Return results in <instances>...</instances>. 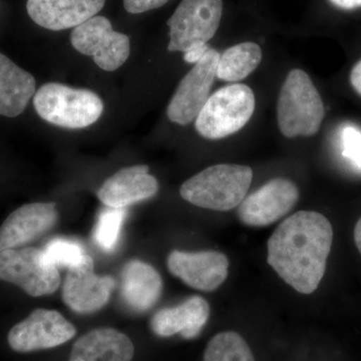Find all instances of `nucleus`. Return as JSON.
Listing matches in <instances>:
<instances>
[{
	"mask_svg": "<svg viewBox=\"0 0 361 361\" xmlns=\"http://www.w3.org/2000/svg\"><path fill=\"white\" fill-rule=\"evenodd\" d=\"M255 106V94L248 85L235 84L221 87L209 97L195 120V128L206 139L229 137L250 121Z\"/></svg>",
	"mask_w": 361,
	"mask_h": 361,
	"instance_id": "nucleus-5",
	"label": "nucleus"
},
{
	"mask_svg": "<svg viewBox=\"0 0 361 361\" xmlns=\"http://www.w3.org/2000/svg\"><path fill=\"white\" fill-rule=\"evenodd\" d=\"M94 268V260L85 255L80 264L68 269L63 285V300L75 312H94L110 300L115 279L97 275Z\"/></svg>",
	"mask_w": 361,
	"mask_h": 361,
	"instance_id": "nucleus-12",
	"label": "nucleus"
},
{
	"mask_svg": "<svg viewBox=\"0 0 361 361\" xmlns=\"http://www.w3.org/2000/svg\"><path fill=\"white\" fill-rule=\"evenodd\" d=\"M54 203H30L14 210L0 226V253L25 245L49 231L58 221Z\"/></svg>",
	"mask_w": 361,
	"mask_h": 361,
	"instance_id": "nucleus-14",
	"label": "nucleus"
},
{
	"mask_svg": "<svg viewBox=\"0 0 361 361\" xmlns=\"http://www.w3.org/2000/svg\"><path fill=\"white\" fill-rule=\"evenodd\" d=\"M210 317V306L201 296H192L176 307L163 308L152 317L154 334L171 337L179 334L183 338L194 339L201 334Z\"/></svg>",
	"mask_w": 361,
	"mask_h": 361,
	"instance_id": "nucleus-17",
	"label": "nucleus"
},
{
	"mask_svg": "<svg viewBox=\"0 0 361 361\" xmlns=\"http://www.w3.org/2000/svg\"><path fill=\"white\" fill-rule=\"evenodd\" d=\"M222 0H182L169 18V51L186 52L207 44L220 25Z\"/></svg>",
	"mask_w": 361,
	"mask_h": 361,
	"instance_id": "nucleus-7",
	"label": "nucleus"
},
{
	"mask_svg": "<svg viewBox=\"0 0 361 361\" xmlns=\"http://www.w3.org/2000/svg\"><path fill=\"white\" fill-rule=\"evenodd\" d=\"M158 191V180L149 174L148 166L137 165L111 176L97 190V196L106 207L126 209L152 198Z\"/></svg>",
	"mask_w": 361,
	"mask_h": 361,
	"instance_id": "nucleus-15",
	"label": "nucleus"
},
{
	"mask_svg": "<svg viewBox=\"0 0 361 361\" xmlns=\"http://www.w3.org/2000/svg\"><path fill=\"white\" fill-rule=\"evenodd\" d=\"M168 269L188 286L201 291H214L228 276L229 260L218 251L171 252Z\"/></svg>",
	"mask_w": 361,
	"mask_h": 361,
	"instance_id": "nucleus-13",
	"label": "nucleus"
},
{
	"mask_svg": "<svg viewBox=\"0 0 361 361\" xmlns=\"http://www.w3.org/2000/svg\"><path fill=\"white\" fill-rule=\"evenodd\" d=\"M210 49L208 44L201 45V47H194L186 52H184V61L188 63H197L204 56L206 52Z\"/></svg>",
	"mask_w": 361,
	"mask_h": 361,
	"instance_id": "nucleus-27",
	"label": "nucleus"
},
{
	"mask_svg": "<svg viewBox=\"0 0 361 361\" xmlns=\"http://www.w3.org/2000/svg\"><path fill=\"white\" fill-rule=\"evenodd\" d=\"M332 240L334 230L326 217L313 211H299L271 235L268 264L299 293H313L326 271Z\"/></svg>",
	"mask_w": 361,
	"mask_h": 361,
	"instance_id": "nucleus-1",
	"label": "nucleus"
},
{
	"mask_svg": "<svg viewBox=\"0 0 361 361\" xmlns=\"http://www.w3.org/2000/svg\"><path fill=\"white\" fill-rule=\"evenodd\" d=\"M261 61L262 51L257 44L242 42L220 54L216 77L225 82H239L251 75Z\"/></svg>",
	"mask_w": 361,
	"mask_h": 361,
	"instance_id": "nucleus-21",
	"label": "nucleus"
},
{
	"mask_svg": "<svg viewBox=\"0 0 361 361\" xmlns=\"http://www.w3.org/2000/svg\"><path fill=\"white\" fill-rule=\"evenodd\" d=\"M33 106L45 122L65 129H85L97 122L104 102L96 92L47 82L33 96Z\"/></svg>",
	"mask_w": 361,
	"mask_h": 361,
	"instance_id": "nucleus-4",
	"label": "nucleus"
},
{
	"mask_svg": "<svg viewBox=\"0 0 361 361\" xmlns=\"http://www.w3.org/2000/svg\"><path fill=\"white\" fill-rule=\"evenodd\" d=\"M126 214V209L110 207H106L99 213L97 224L94 226V239L102 250L111 252L115 249L120 238Z\"/></svg>",
	"mask_w": 361,
	"mask_h": 361,
	"instance_id": "nucleus-23",
	"label": "nucleus"
},
{
	"mask_svg": "<svg viewBox=\"0 0 361 361\" xmlns=\"http://www.w3.org/2000/svg\"><path fill=\"white\" fill-rule=\"evenodd\" d=\"M104 4L106 0H27L26 11L37 25L59 32L94 18Z\"/></svg>",
	"mask_w": 361,
	"mask_h": 361,
	"instance_id": "nucleus-16",
	"label": "nucleus"
},
{
	"mask_svg": "<svg viewBox=\"0 0 361 361\" xmlns=\"http://www.w3.org/2000/svg\"><path fill=\"white\" fill-rule=\"evenodd\" d=\"M135 346L130 337L115 329L90 330L78 339L68 361H132Z\"/></svg>",
	"mask_w": 361,
	"mask_h": 361,
	"instance_id": "nucleus-18",
	"label": "nucleus"
},
{
	"mask_svg": "<svg viewBox=\"0 0 361 361\" xmlns=\"http://www.w3.org/2000/svg\"><path fill=\"white\" fill-rule=\"evenodd\" d=\"M71 42L78 52L90 56L106 71L118 70L130 56V37L115 32L111 21L102 16H94L73 28Z\"/></svg>",
	"mask_w": 361,
	"mask_h": 361,
	"instance_id": "nucleus-8",
	"label": "nucleus"
},
{
	"mask_svg": "<svg viewBox=\"0 0 361 361\" xmlns=\"http://www.w3.org/2000/svg\"><path fill=\"white\" fill-rule=\"evenodd\" d=\"M0 279L32 297L54 293L61 281L58 267L47 260L44 249L30 247L0 253Z\"/></svg>",
	"mask_w": 361,
	"mask_h": 361,
	"instance_id": "nucleus-6",
	"label": "nucleus"
},
{
	"mask_svg": "<svg viewBox=\"0 0 361 361\" xmlns=\"http://www.w3.org/2000/svg\"><path fill=\"white\" fill-rule=\"evenodd\" d=\"M37 92V80L0 52V116L16 118Z\"/></svg>",
	"mask_w": 361,
	"mask_h": 361,
	"instance_id": "nucleus-20",
	"label": "nucleus"
},
{
	"mask_svg": "<svg viewBox=\"0 0 361 361\" xmlns=\"http://www.w3.org/2000/svg\"><path fill=\"white\" fill-rule=\"evenodd\" d=\"M253 172L250 167L220 164L201 171L180 186L185 201L209 210L230 211L245 199Z\"/></svg>",
	"mask_w": 361,
	"mask_h": 361,
	"instance_id": "nucleus-2",
	"label": "nucleus"
},
{
	"mask_svg": "<svg viewBox=\"0 0 361 361\" xmlns=\"http://www.w3.org/2000/svg\"><path fill=\"white\" fill-rule=\"evenodd\" d=\"M342 155L353 161L356 167L361 169V132L357 128H344L341 134Z\"/></svg>",
	"mask_w": 361,
	"mask_h": 361,
	"instance_id": "nucleus-25",
	"label": "nucleus"
},
{
	"mask_svg": "<svg viewBox=\"0 0 361 361\" xmlns=\"http://www.w3.org/2000/svg\"><path fill=\"white\" fill-rule=\"evenodd\" d=\"M355 245L357 247L358 251L361 254V217L356 223L355 228Z\"/></svg>",
	"mask_w": 361,
	"mask_h": 361,
	"instance_id": "nucleus-30",
	"label": "nucleus"
},
{
	"mask_svg": "<svg viewBox=\"0 0 361 361\" xmlns=\"http://www.w3.org/2000/svg\"><path fill=\"white\" fill-rule=\"evenodd\" d=\"M324 104L310 75L302 70L287 75L277 104V122L284 137H311L322 127Z\"/></svg>",
	"mask_w": 361,
	"mask_h": 361,
	"instance_id": "nucleus-3",
	"label": "nucleus"
},
{
	"mask_svg": "<svg viewBox=\"0 0 361 361\" xmlns=\"http://www.w3.org/2000/svg\"><path fill=\"white\" fill-rule=\"evenodd\" d=\"M75 334V325L59 311L39 308L14 325L7 341L13 350L26 353L56 348L71 341Z\"/></svg>",
	"mask_w": 361,
	"mask_h": 361,
	"instance_id": "nucleus-10",
	"label": "nucleus"
},
{
	"mask_svg": "<svg viewBox=\"0 0 361 361\" xmlns=\"http://www.w3.org/2000/svg\"><path fill=\"white\" fill-rule=\"evenodd\" d=\"M329 1L338 8L346 9V11L361 7V0H329Z\"/></svg>",
	"mask_w": 361,
	"mask_h": 361,
	"instance_id": "nucleus-29",
	"label": "nucleus"
},
{
	"mask_svg": "<svg viewBox=\"0 0 361 361\" xmlns=\"http://www.w3.org/2000/svg\"><path fill=\"white\" fill-rule=\"evenodd\" d=\"M203 361H255L248 344L240 334L224 331L209 341Z\"/></svg>",
	"mask_w": 361,
	"mask_h": 361,
	"instance_id": "nucleus-22",
	"label": "nucleus"
},
{
	"mask_svg": "<svg viewBox=\"0 0 361 361\" xmlns=\"http://www.w3.org/2000/svg\"><path fill=\"white\" fill-rule=\"evenodd\" d=\"M298 199L293 182L276 178L245 197L239 205L240 220L251 227L269 226L290 212Z\"/></svg>",
	"mask_w": 361,
	"mask_h": 361,
	"instance_id": "nucleus-11",
	"label": "nucleus"
},
{
	"mask_svg": "<svg viewBox=\"0 0 361 361\" xmlns=\"http://www.w3.org/2000/svg\"><path fill=\"white\" fill-rule=\"evenodd\" d=\"M220 54L210 49L183 78L167 109L171 122L187 126L196 120L206 102L217 73Z\"/></svg>",
	"mask_w": 361,
	"mask_h": 361,
	"instance_id": "nucleus-9",
	"label": "nucleus"
},
{
	"mask_svg": "<svg viewBox=\"0 0 361 361\" xmlns=\"http://www.w3.org/2000/svg\"><path fill=\"white\" fill-rule=\"evenodd\" d=\"M163 291V280L158 271L148 263L132 260L122 271L121 293L126 304L133 310H151Z\"/></svg>",
	"mask_w": 361,
	"mask_h": 361,
	"instance_id": "nucleus-19",
	"label": "nucleus"
},
{
	"mask_svg": "<svg viewBox=\"0 0 361 361\" xmlns=\"http://www.w3.org/2000/svg\"><path fill=\"white\" fill-rule=\"evenodd\" d=\"M44 254L47 260L56 267H75L82 262L85 254L78 242L71 240L56 238L45 245Z\"/></svg>",
	"mask_w": 361,
	"mask_h": 361,
	"instance_id": "nucleus-24",
	"label": "nucleus"
},
{
	"mask_svg": "<svg viewBox=\"0 0 361 361\" xmlns=\"http://www.w3.org/2000/svg\"><path fill=\"white\" fill-rule=\"evenodd\" d=\"M169 0H123V6L129 13L139 14L165 6Z\"/></svg>",
	"mask_w": 361,
	"mask_h": 361,
	"instance_id": "nucleus-26",
	"label": "nucleus"
},
{
	"mask_svg": "<svg viewBox=\"0 0 361 361\" xmlns=\"http://www.w3.org/2000/svg\"><path fill=\"white\" fill-rule=\"evenodd\" d=\"M350 84L355 92L361 96V61H358L351 71Z\"/></svg>",
	"mask_w": 361,
	"mask_h": 361,
	"instance_id": "nucleus-28",
	"label": "nucleus"
}]
</instances>
